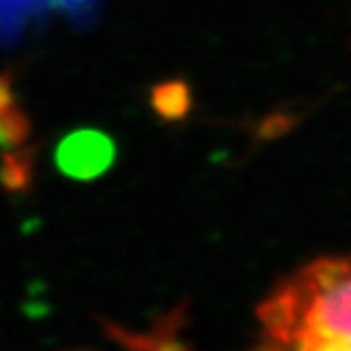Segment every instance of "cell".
I'll return each mask as SVG.
<instances>
[{"mask_svg": "<svg viewBox=\"0 0 351 351\" xmlns=\"http://www.w3.org/2000/svg\"><path fill=\"white\" fill-rule=\"evenodd\" d=\"M258 339L288 351H351V258H322L256 309Z\"/></svg>", "mask_w": 351, "mask_h": 351, "instance_id": "obj_1", "label": "cell"}, {"mask_svg": "<svg viewBox=\"0 0 351 351\" xmlns=\"http://www.w3.org/2000/svg\"><path fill=\"white\" fill-rule=\"evenodd\" d=\"M117 159V146L102 130L83 128L66 134L53 150V161L62 176L70 180L89 182L112 167Z\"/></svg>", "mask_w": 351, "mask_h": 351, "instance_id": "obj_2", "label": "cell"}, {"mask_svg": "<svg viewBox=\"0 0 351 351\" xmlns=\"http://www.w3.org/2000/svg\"><path fill=\"white\" fill-rule=\"evenodd\" d=\"M180 313H171L169 317L161 319L155 328H150L148 332H130L123 328H114L112 324H108V332L114 337L121 345H125L128 351H195L186 343L178 339V328H176V322H178Z\"/></svg>", "mask_w": 351, "mask_h": 351, "instance_id": "obj_3", "label": "cell"}, {"mask_svg": "<svg viewBox=\"0 0 351 351\" xmlns=\"http://www.w3.org/2000/svg\"><path fill=\"white\" fill-rule=\"evenodd\" d=\"M189 106V95L180 85H167L161 87L157 93V108L161 114L167 117H180Z\"/></svg>", "mask_w": 351, "mask_h": 351, "instance_id": "obj_4", "label": "cell"}, {"mask_svg": "<svg viewBox=\"0 0 351 351\" xmlns=\"http://www.w3.org/2000/svg\"><path fill=\"white\" fill-rule=\"evenodd\" d=\"M23 136V121L17 112L5 110L0 114V146H13Z\"/></svg>", "mask_w": 351, "mask_h": 351, "instance_id": "obj_5", "label": "cell"}, {"mask_svg": "<svg viewBox=\"0 0 351 351\" xmlns=\"http://www.w3.org/2000/svg\"><path fill=\"white\" fill-rule=\"evenodd\" d=\"M250 351H269V349H265V347H261V345H256V343H254V347L250 349Z\"/></svg>", "mask_w": 351, "mask_h": 351, "instance_id": "obj_6", "label": "cell"}, {"mask_svg": "<svg viewBox=\"0 0 351 351\" xmlns=\"http://www.w3.org/2000/svg\"><path fill=\"white\" fill-rule=\"evenodd\" d=\"M72 351H83V349H72Z\"/></svg>", "mask_w": 351, "mask_h": 351, "instance_id": "obj_7", "label": "cell"}]
</instances>
